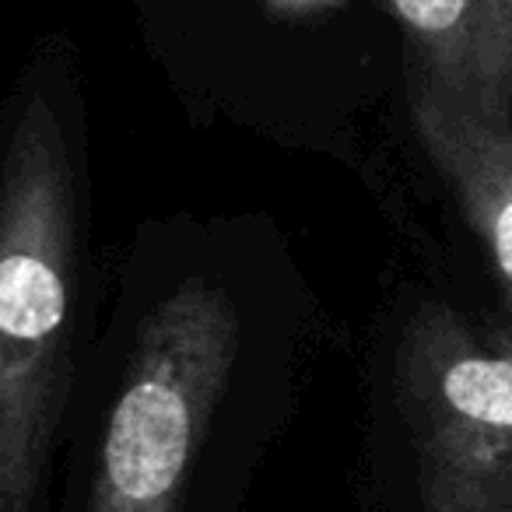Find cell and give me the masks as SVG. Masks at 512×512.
<instances>
[{
	"mask_svg": "<svg viewBox=\"0 0 512 512\" xmlns=\"http://www.w3.org/2000/svg\"><path fill=\"white\" fill-rule=\"evenodd\" d=\"M397 404L421 512H512V327L414 309L397 341Z\"/></svg>",
	"mask_w": 512,
	"mask_h": 512,
	"instance_id": "3",
	"label": "cell"
},
{
	"mask_svg": "<svg viewBox=\"0 0 512 512\" xmlns=\"http://www.w3.org/2000/svg\"><path fill=\"white\" fill-rule=\"evenodd\" d=\"M407 109L421 151L488 253L512 327V123L470 113L418 74H407Z\"/></svg>",
	"mask_w": 512,
	"mask_h": 512,
	"instance_id": "4",
	"label": "cell"
},
{
	"mask_svg": "<svg viewBox=\"0 0 512 512\" xmlns=\"http://www.w3.org/2000/svg\"><path fill=\"white\" fill-rule=\"evenodd\" d=\"M74 183L57 106L29 88L0 158V512H39L71 393Z\"/></svg>",
	"mask_w": 512,
	"mask_h": 512,
	"instance_id": "1",
	"label": "cell"
},
{
	"mask_svg": "<svg viewBox=\"0 0 512 512\" xmlns=\"http://www.w3.org/2000/svg\"><path fill=\"white\" fill-rule=\"evenodd\" d=\"M411 74L463 109L512 123V0H386Z\"/></svg>",
	"mask_w": 512,
	"mask_h": 512,
	"instance_id": "5",
	"label": "cell"
},
{
	"mask_svg": "<svg viewBox=\"0 0 512 512\" xmlns=\"http://www.w3.org/2000/svg\"><path fill=\"white\" fill-rule=\"evenodd\" d=\"M239 358L214 281H183L144 320L67 512H207L204 453Z\"/></svg>",
	"mask_w": 512,
	"mask_h": 512,
	"instance_id": "2",
	"label": "cell"
},
{
	"mask_svg": "<svg viewBox=\"0 0 512 512\" xmlns=\"http://www.w3.org/2000/svg\"><path fill=\"white\" fill-rule=\"evenodd\" d=\"M278 4H309V0H278Z\"/></svg>",
	"mask_w": 512,
	"mask_h": 512,
	"instance_id": "6",
	"label": "cell"
}]
</instances>
